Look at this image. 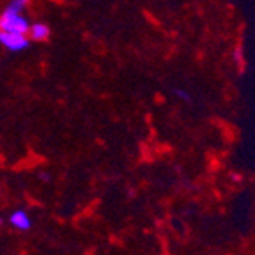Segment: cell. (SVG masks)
Returning <instances> with one entry per match:
<instances>
[{
	"mask_svg": "<svg viewBox=\"0 0 255 255\" xmlns=\"http://www.w3.org/2000/svg\"><path fill=\"white\" fill-rule=\"evenodd\" d=\"M0 225H2V220H0Z\"/></svg>",
	"mask_w": 255,
	"mask_h": 255,
	"instance_id": "ba28073f",
	"label": "cell"
},
{
	"mask_svg": "<svg viewBox=\"0 0 255 255\" xmlns=\"http://www.w3.org/2000/svg\"><path fill=\"white\" fill-rule=\"evenodd\" d=\"M9 222H11L12 227L18 229V231H28V229L32 227L30 215H28L27 211H23V209H18V211L12 213V215L9 216Z\"/></svg>",
	"mask_w": 255,
	"mask_h": 255,
	"instance_id": "277c9868",
	"label": "cell"
},
{
	"mask_svg": "<svg viewBox=\"0 0 255 255\" xmlns=\"http://www.w3.org/2000/svg\"><path fill=\"white\" fill-rule=\"evenodd\" d=\"M32 44L28 34H20V32H7L0 30V46L11 53H21L28 50Z\"/></svg>",
	"mask_w": 255,
	"mask_h": 255,
	"instance_id": "7a4b0ae2",
	"label": "cell"
},
{
	"mask_svg": "<svg viewBox=\"0 0 255 255\" xmlns=\"http://www.w3.org/2000/svg\"><path fill=\"white\" fill-rule=\"evenodd\" d=\"M234 62L239 69H243L245 57H243V46H241V44H238V46L234 48Z\"/></svg>",
	"mask_w": 255,
	"mask_h": 255,
	"instance_id": "52a82bcc",
	"label": "cell"
},
{
	"mask_svg": "<svg viewBox=\"0 0 255 255\" xmlns=\"http://www.w3.org/2000/svg\"><path fill=\"white\" fill-rule=\"evenodd\" d=\"M172 92H174V96L177 98V100H181V101H186V103H190L193 98H191V94L186 91V89H181V87H174L172 89Z\"/></svg>",
	"mask_w": 255,
	"mask_h": 255,
	"instance_id": "8992f818",
	"label": "cell"
},
{
	"mask_svg": "<svg viewBox=\"0 0 255 255\" xmlns=\"http://www.w3.org/2000/svg\"><path fill=\"white\" fill-rule=\"evenodd\" d=\"M50 36H52V28L48 27L44 21H34V23H30L28 37H30L32 43H44V41L50 39Z\"/></svg>",
	"mask_w": 255,
	"mask_h": 255,
	"instance_id": "3957f363",
	"label": "cell"
},
{
	"mask_svg": "<svg viewBox=\"0 0 255 255\" xmlns=\"http://www.w3.org/2000/svg\"><path fill=\"white\" fill-rule=\"evenodd\" d=\"M30 23L32 21L25 16V12H14L9 11V9H4V11L0 12V30L28 34Z\"/></svg>",
	"mask_w": 255,
	"mask_h": 255,
	"instance_id": "6da1fadb",
	"label": "cell"
},
{
	"mask_svg": "<svg viewBox=\"0 0 255 255\" xmlns=\"http://www.w3.org/2000/svg\"><path fill=\"white\" fill-rule=\"evenodd\" d=\"M30 4H32V0H9V4L5 9L14 11V12H25V9Z\"/></svg>",
	"mask_w": 255,
	"mask_h": 255,
	"instance_id": "5b68a950",
	"label": "cell"
}]
</instances>
